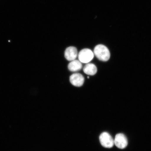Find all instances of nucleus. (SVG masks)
I'll list each match as a JSON object with an SVG mask.
<instances>
[{
  "label": "nucleus",
  "mask_w": 151,
  "mask_h": 151,
  "mask_svg": "<svg viewBox=\"0 0 151 151\" xmlns=\"http://www.w3.org/2000/svg\"><path fill=\"white\" fill-rule=\"evenodd\" d=\"M94 53L100 61H107L110 58V52L108 48L103 45L96 46L94 48Z\"/></svg>",
  "instance_id": "obj_1"
},
{
  "label": "nucleus",
  "mask_w": 151,
  "mask_h": 151,
  "mask_svg": "<svg viewBox=\"0 0 151 151\" xmlns=\"http://www.w3.org/2000/svg\"><path fill=\"white\" fill-rule=\"evenodd\" d=\"M94 54L89 49H83L79 52L78 58L81 63H88L93 59Z\"/></svg>",
  "instance_id": "obj_3"
},
{
  "label": "nucleus",
  "mask_w": 151,
  "mask_h": 151,
  "mask_svg": "<svg viewBox=\"0 0 151 151\" xmlns=\"http://www.w3.org/2000/svg\"><path fill=\"white\" fill-rule=\"evenodd\" d=\"M78 55L77 49L74 47H68L65 51V56L66 59L69 61L75 60Z\"/></svg>",
  "instance_id": "obj_6"
},
{
  "label": "nucleus",
  "mask_w": 151,
  "mask_h": 151,
  "mask_svg": "<svg viewBox=\"0 0 151 151\" xmlns=\"http://www.w3.org/2000/svg\"><path fill=\"white\" fill-rule=\"evenodd\" d=\"M88 78H89V77H88Z\"/></svg>",
  "instance_id": "obj_9"
},
{
  "label": "nucleus",
  "mask_w": 151,
  "mask_h": 151,
  "mask_svg": "<svg viewBox=\"0 0 151 151\" xmlns=\"http://www.w3.org/2000/svg\"><path fill=\"white\" fill-rule=\"evenodd\" d=\"M97 69L96 66L92 63H88L85 65L83 68V71L88 75L93 76L97 73Z\"/></svg>",
  "instance_id": "obj_7"
},
{
  "label": "nucleus",
  "mask_w": 151,
  "mask_h": 151,
  "mask_svg": "<svg viewBox=\"0 0 151 151\" xmlns=\"http://www.w3.org/2000/svg\"><path fill=\"white\" fill-rule=\"evenodd\" d=\"M114 143L119 148L122 149L125 148L128 145L127 137L124 134H118L115 137Z\"/></svg>",
  "instance_id": "obj_4"
},
{
  "label": "nucleus",
  "mask_w": 151,
  "mask_h": 151,
  "mask_svg": "<svg viewBox=\"0 0 151 151\" xmlns=\"http://www.w3.org/2000/svg\"><path fill=\"white\" fill-rule=\"evenodd\" d=\"M70 81L73 86L80 87L84 84V78L80 73H75L72 75L70 77Z\"/></svg>",
  "instance_id": "obj_5"
},
{
  "label": "nucleus",
  "mask_w": 151,
  "mask_h": 151,
  "mask_svg": "<svg viewBox=\"0 0 151 151\" xmlns=\"http://www.w3.org/2000/svg\"><path fill=\"white\" fill-rule=\"evenodd\" d=\"M99 141L101 145L106 148H111L114 146V140L109 134L103 132L99 136Z\"/></svg>",
  "instance_id": "obj_2"
},
{
  "label": "nucleus",
  "mask_w": 151,
  "mask_h": 151,
  "mask_svg": "<svg viewBox=\"0 0 151 151\" xmlns=\"http://www.w3.org/2000/svg\"><path fill=\"white\" fill-rule=\"evenodd\" d=\"M82 67V63L80 61L77 60H73L68 65V68L70 71L76 72L80 70Z\"/></svg>",
  "instance_id": "obj_8"
}]
</instances>
